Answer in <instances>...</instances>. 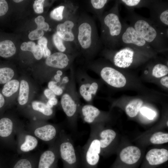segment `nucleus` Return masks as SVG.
Masks as SVG:
<instances>
[{"label": "nucleus", "instance_id": "obj_1", "mask_svg": "<svg viewBox=\"0 0 168 168\" xmlns=\"http://www.w3.org/2000/svg\"><path fill=\"white\" fill-rule=\"evenodd\" d=\"M132 26L153 49H166L165 37L155 26L147 19L133 15Z\"/></svg>", "mask_w": 168, "mask_h": 168}, {"label": "nucleus", "instance_id": "obj_2", "mask_svg": "<svg viewBox=\"0 0 168 168\" xmlns=\"http://www.w3.org/2000/svg\"><path fill=\"white\" fill-rule=\"evenodd\" d=\"M100 129L97 124H90L89 138L82 149L80 162L82 168H96L101 153Z\"/></svg>", "mask_w": 168, "mask_h": 168}, {"label": "nucleus", "instance_id": "obj_3", "mask_svg": "<svg viewBox=\"0 0 168 168\" xmlns=\"http://www.w3.org/2000/svg\"><path fill=\"white\" fill-rule=\"evenodd\" d=\"M55 142L63 168H78L80 160L71 137L61 129Z\"/></svg>", "mask_w": 168, "mask_h": 168}, {"label": "nucleus", "instance_id": "obj_4", "mask_svg": "<svg viewBox=\"0 0 168 168\" xmlns=\"http://www.w3.org/2000/svg\"><path fill=\"white\" fill-rule=\"evenodd\" d=\"M116 6L115 10L110 12L104 16L102 21L103 36L105 42L114 47L120 44V39L124 26L119 16Z\"/></svg>", "mask_w": 168, "mask_h": 168}, {"label": "nucleus", "instance_id": "obj_5", "mask_svg": "<svg viewBox=\"0 0 168 168\" xmlns=\"http://www.w3.org/2000/svg\"><path fill=\"white\" fill-rule=\"evenodd\" d=\"M68 86L62 96L60 103L70 127L75 130L77 127V118L80 107L73 87Z\"/></svg>", "mask_w": 168, "mask_h": 168}, {"label": "nucleus", "instance_id": "obj_6", "mask_svg": "<svg viewBox=\"0 0 168 168\" xmlns=\"http://www.w3.org/2000/svg\"><path fill=\"white\" fill-rule=\"evenodd\" d=\"M120 44L125 47L143 52L153 49L132 26L124 27L121 37Z\"/></svg>", "mask_w": 168, "mask_h": 168}, {"label": "nucleus", "instance_id": "obj_7", "mask_svg": "<svg viewBox=\"0 0 168 168\" xmlns=\"http://www.w3.org/2000/svg\"><path fill=\"white\" fill-rule=\"evenodd\" d=\"M61 130L54 124H45L28 128L27 130L38 139L50 145L55 141Z\"/></svg>", "mask_w": 168, "mask_h": 168}, {"label": "nucleus", "instance_id": "obj_8", "mask_svg": "<svg viewBox=\"0 0 168 168\" xmlns=\"http://www.w3.org/2000/svg\"><path fill=\"white\" fill-rule=\"evenodd\" d=\"M16 137V149L20 155L28 153L38 145V139L22 128L18 131Z\"/></svg>", "mask_w": 168, "mask_h": 168}, {"label": "nucleus", "instance_id": "obj_9", "mask_svg": "<svg viewBox=\"0 0 168 168\" xmlns=\"http://www.w3.org/2000/svg\"><path fill=\"white\" fill-rule=\"evenodd\" d=\"M59 159L55 141L49 148L39 154L36 168H57Z\"/></svg>", "mask_w": 168, "mask_h": 168}, {"label": "nucleus", "instance_id": "obj_10", "mask_svg": "<svg viewBox=\"0 0 168 168\" xmlns=\"http://www.w3.org/2000/svg\"><path fill=\"white\" fill-rule=\"evenodd\" d=\"M89 21H82L78 26L77 38L80 46L84 50L89 49L93 45L94 32Z\"/></svg>", "mask_w": 168, "mask_h": 168}, {"label": "nucleus", "instance_id": "obj_11", "mask_svg": "<svg viewBox=\"0 0 168 168\" xmlns=\"http://www.w3.org/2000/svg\"><path fill=\"white\" fill-rule=\"evenodd\" d=\"M102 78L110 86L116 88L124 86L126 80L124 76L115 69L108 66L103 68L100 72Z\"/></svg>", "mask_w": 168, "mask_h": 168}, {"label": "nucleus", "instance_id": "obj_12", "mask_svg": "<svg viewBox=\"0 0 168 168\" xmlns=\"http://www.w3.org/2000/svg\"><path fill=\"white\" fill-rule=\"evenodd\" d=\"M21 128L16 126L10 118H3L0 119V137L8 140L11 147L16 149L15 137L18 131Z\"/></svg>", "mask_w": 168, "mask_h": 168}, {"label": "nucleus", "instance_id": "obj_13", "mask_svg": "<svg viewBox=\"0 0 168 168\" xmlns=\"http://www.w3.org/2000/svg\"><path fill=\"white\" fill-rule=\"evenodd\" d=\"M136 50L128 47H125L117 51L113 58V62L116 66L125 68L129 67L133 63Z\"/></svg>", "mask_w": 168, "mask_h": 168}, {"label": "nucleus", "instance_id": "obj_14", "mask_svg": "<svg viewBox=\"0 0 168 168\" xmlns=\"http://www.w3.org/2000/svg\"><path fill=\"white\" fill-rule=\"evenodd\" d=\"M39 154L28 153L13 158L10 164L9 168H36Z\"/></svg>", "mask_w": 168, "mask_h": 168}, {"label": "nucleus", "instance_id": "obj_15", "mask_svg": "<svg viewBox=\"0 0 168 168\" xmlns=\"http://www.w3.org/2000/svg\"><path fill=\"white\" fill-rule=\"evenodd\" d=\"M71 62L70 57L67 54L57 52L47 57L45 63L50 67L62 69L66 68L69 66Z\"/></svg>", "mask_w": 168, "mask_h": 168}, {"label": "nucleus", "instance_id": "obj_16", "mask_svg": "<svg viewBox=\"0 0 168 168\" xmlns=\"http://www.w3.org/2000/svg\"><path fill=\"white\" fill-rule=\"evenodd\" d=\"M79 113L84 122L90 125L96 124L101 114L98 109L91 104L80 107Z\"/></svg>", "mask_w": 168, "mask_h": 168}, {"label": "nucleus", "instance_id": "obj_17", "mask_svg": "<svg viewBox=\"0 0 168 168\" xmlns=\"http://www.w3.org/2000/svg\"><path fill=\"white\" fill-rule=\"evenodd\" d=\"M149 164L156 166L164 163L168 160V151L164 149L154 148L150 150L146 156Z\"/></svg>", "mask_w": 168, "mask_h": 168}, {"label": "nucleus", "instance_id": "obj_18", "mask_svg": "<svg viewBox=\"0 0 168 168\" xmlns=\"http://www.w3.org/2000/svg\"><path fill=\"white\" fill-rule=\"evenodd\" d=\"M141 155V151L138 147L134 146H129L122 150L120 153V158L124 163L132 165L138 161Z\"/></svg>", "mask_w": 168, "mask_h": 168}, {"label": "nucleus", "instance_id": "obj_19", "mask_svg": "<svg viewBox=\"0 0 168 168\" xmlns=\"http://www.w3.org/2000/svg\"><path fill=\"white\" fill-rule=\"evenodd\" d=\"M74 26V23L72 21L67 20L57 25L56 33L63 40L68 42L72 41L75 39L72 32Z\"/></svg>", "mask_w": 168, "mask_h": 168}, {"label": "nucleus", "instance_id": "obj_20", "mask_svg": "<svg viewBox=\"0 0 168 168\" xmlns=\"http://www.w3.org/2000/svg\"><path fill=\"white\" fill-rule=\"evenodd\" d=\"M98 88V85L96 82L86 81L80 85L79 94L86 101L90 102L96 94Z\"/></svg>", "mask_w": 168, "mask_h": 168}, {"label": "nucleus", "instance_id": "obj_21", "mask_svg": "<svg viewBox=\"0 0 168 168\" xmlns=\"http://www.w3.org/2000/svg\"><path fill=\"white\" fill-rule=\"evenodd\" d=\"M101 152L107 150L114 140L116 133L111 129H106L100 131L98 134Z\"/></svg>", "mask_w": 168, "mask_h": 168}, {"label": "nucleus", "instance_id": "obj_22", "mask_svg": "<svg viewBox=\"0 0 168 168\" xmlns=\"http://www.w3.org/2000/svg\"><path fill=\"white\" fill-rule=\"evenodd\" d=\"M16 52V48L13 43L9 40L0 41V56L9 58L13 56Z\"/></svg>", "mask_w": 168, "mask_h": 168}, {"label": "nucleus", "instance_id": "obj_23", "mask_svg": "<svg viewBox=\"0 0 168 168\" xmlns=\"http://www.w3.org/2000/svg\"><path fill=\"white\" fill-rule=\"evenodd\" d=\"M142 104V101L140 99H134L130 101L125 108L127 114L130 117L136 116L140 111Z\"/></svg>", "mask_w": 168, "mask_h": 168}, {"label": "nucleus", "instance_id": "obj_24", "mask_svg": "<svg viewBox=\"0 0 168 168\" xmlns=\"http://www.w3.org/2000/svg\"><path fill=\"white\" fill-rule=\"evenodd\" d=\"M29 87L28 82L24 80L21 82L18 98L19 103L21 105L26 104L28 100Z\"/></svg>", "mask_w": 168, "mask_h": 168}, {"label": "nucleus", "instance_id": "obj_25", "mask_svg": "<svg viewBox=\"0 0 168 168\" xmlns=\"http://www.w3.org/2000/svg\"><path fill=\"white\" fill-rule=\"evenodd\" d=\"M19 85V81L13 79L7 82L2 90V94L5 96L9 97L16 92L18 90Z\"/></svg>", "mask_w": 168, "mask_h": 168}, {"label": "nucleus", "instance_id": "obj_26", "mask_svg": "<svg viewBox=\"0 0 168 168\" xmlns=\"http://www.w3.org/2000/svg\"><path fill=\"white\" fill-rule=\"evenodd\" d=\"M32 106L34 110L40 112L46 117H51L53 114L52 109L49 108L46 104L42 102L33 101L32 103Z\"/></svg>", "mask_w": 168, "mask_h": 168}, {"label": "nucleus", "instance_id": "obj_27", "mask_svg": "<svg viewBox=\"0 0 168 168\" xmlns=\"http://www.w3.org/2000/svg\"><path fill=\"white\" fill-rule=\"evenodd\" d=\"M14 71L11 68H0V84H5L11 80L14 76Z\"/></svg>", "mask_w": 168, "mask_h": 168}, {"label": "nucleus", "instance_id": "obj_28", "mask_svg": "<svg viewBox=\"0 0 168 168\" xmlns=\"http://www.w3.org/2000/svg\"><path fill=\"white\" fill-rule=\"evenodd\" d=\"M151 142L153 144H162L168 142V134L161 132L154 133L150 138Z\"/></svg>", "mask_w": 168, "mask_h": 168}, {"label": "nucleus", "instance_id": "obj_29", "mask_svg": "<svg viewBox=\"0 0 168 168\" xmlns=\"http://www.w3.org/2000/svg\"><path fill=\"white\" fill-rule=\"evenodd\" d=\"M168 73V67L162 64H157L153 67L152 72V75L156 78L165 76Z\"/></svg>", "mask_w": 168, "mask_h": 168}, {"label": "nucleus", "instance_id": "obj_30", "mask_svg": "<svg viewBox=\"0 0 168 168\" xmlns=\"http://www.w3.org/2000/svg\"><path fill=\"white\" fill-rule=\"evenodd\" d=\"M65 8L64 6H60L54 9L50 14L51 18L55 20L60 21L63 18V12Z\"/></svg>", "mask_w": 168, "mask_h": 168}, {"label": "nucleus", "instance_id": "obj_31", "mask_svg": "<svg viewBox=\"0 0 168 168\" xmlns=\"http://www.w3.org/2000/svg\"><path fill=\"white\" fill-rule=\"evenodd\" d=\"M157 12V14H158L157 15L158 16L157 18H158L157 21L158 22L162 24L163 26H168V9L167 8L166 9H162L161 11Z\"/></svg>", "mask_w": 168, "mask_h": 168}, {"label": "nucleus", "instance_id": "obj_32", "mask_svg": "<svg viewBox=\"0 0 168 168\" xmlns=\"http://www.w3.org/2000/svg\"><path fill=\"white\" fill-rule=\"evenodd\" d=\"M48 41L46 38L42 37L41 38L39 39L38 43L41 48L43 52V56L44 57H48L51 54V51L48 48L47 46Z\"/></svg>", "mask_w": 168, "mask_h": 168}, {"label": "nucleus", "instance_id": "obj_33", "mask_svg": "<svg viewBox=\"0 0 168 168\" xmlns=\"http://www.w3.org/2000/svg\"><path fill=\"white\" fill-rule=\"evenodd\" d=\"M53 40L55 46L59 51L62 53L66 51V48L63 43V40L56 33L53 35Z\"/></svg>", "mask_w": 168, "mask_h": 168}, {"label": "nucleus", "instance_id": "obj_34", "mask_svg": "<svg viewBox=\"0 0 168 168\" xmlns=\"http://www.w3.org/2000/svg\"><path fill=\"white\" fill-rule=\"evenodd\" d=\"M35 21L37 25V28L45 31L49 29V25L45 22V19L42 16H39L36 17Z\"/></svg>", "mask_w": 168, "mask_h": 168}, {"label": "nucleus", "instance_id": "obj_35", "mask_svg": "<svg viewBox=\"0 0 168 168\" xmlns=\"http://www.w3.org/2000/svg\"><path fill=\"white\" fill-rule=\"evenodd\" d=\"M57 83L56 82L50 81L48 84V87L56 95L60 96L63 93V90L61 87L57 86Z\"/></svg>", "mask_w": 168, "mask_h": 168}, {"label": "nucleus", "instance_id": "obj_36", "mask_svg": "<svg viewBox=\"0 0 168 168\" xmlns=\"http://www.w3.org/2000/svg\"><path fill=\"white\" fill-rule=\"evenodd\" d=\"M140 111L142 115L149 119H153L156 115V113L154 111L147 107L141 108Z\"/></svg>", "mask_w": 168, "mask_h": 168}, {"label": "nucleus", "instance_id": "obj_37", "mask_svg": "<svg viewBox=\"0 0 168 168\" xmlns=\"http://www.w3.org/2000/svg\"><path fill=\"white\" fill-rule=\"evenodd\" d=\"M44 35L43 30L37 28L29 33L28 37L30 40H33L40 39L43 37Z\"/></svg>", "mask_w": 168, "mask_h": 168}, {"label": "nucleus", "instance_id": "obj_38", "mask_svg": "<svg viewBox=\"0 0 168 168\" xmlns=\"http://www.w3.org/2000/svg\"><path fill=\"white\" fill-rule=\"evenodd\" d=\"M108 1L107 0H91V2L94 8L100 10L105 7Z\"/></svg>", "mask_w": 168, "mask_h": 168}, {"label": "nucleus", "instance_id": "obj_39", "mask_svg": "<svg viewBox=\"0 0 168 168\" xmlns=\"http://www.w3.org/2000/svg\"><path fill=\"white\" fill-rule=\"evenodd\" d=\"M44 0H35L33 5L35 11L37 13H41L43 12V5Z\"/></svg>", "mask_w": 168, "mask_h": 168}, {"label": "nucleus", "instance_id": "obj_40", "mask_svg": "<svg viewBox=\"0 0 168 168\" xmlns=\"http://www.w3.org/2000/svg\"><path fill=\"white\" fill-rule=\"evenodd\" d=\"M35 45V44L33 41L24 42L21 45V49L23 51H29L32 53Z\"/></svg>", "mask_w": 168, "mask_h": 168}, {"label": "nucleus", "instance_id": "obj_41", "mask_svg": "<svg viewBox=\"0 0 168 168\" xmlns=\"http://www.w3.org/2000/svg\"><path fill=\"white\" fill-rule=\"evenodd\" d=\"M8 10V4L6 1L0 0V16L5 15Z\"/></svg>", "mask_w": 168, "mask_h": 168}, {"label": "nucleus", "instance_id": "obj_42", "mask_svg": "<svg viewBox=\"0 0 168 168\" xmlns=\"http://www.w3.org/2000/svg\"><path fill=\"white\" fill-rule=\"evenodd\" d=\"M32 53L35 58L38 60L41 59L43 56V52L42 49L38 45H35Z\"/></svg>", "mask_w": 168, "mask_h": 168}, {"label": "nucleus", "instance_id": "obj_43", "mask_svg": "<svg viewBox=\"0 0 168 168\" xmlns=\"http://www.w3.org/2000/svg\"><path fill=\"white\" fill-rule=\"evenodd\" d=\"M121 1L127 6L135 7L139 5L142 1L140 0H122Z\"/></svg>", "mask_w": 168, "mask_h": 168}, {"label": "nucleus", "instance_id": "obj_44", "mask_svg": "<svg viewBox=\"0 0 168 168\" xmlns=\"http://www.w3.org/2000/svg\"><path fill=\"white\" fill-rule=\"evenodd\" d=\"M44 94L46 97L48 99L55 98L56 95L50 89H46L44 91Z\"/></svg>", "mask_w": 168, "mask_h": 168}, {"label": "nucleus", "instance_id": "obj_45", "mask_svg": "<svg viewBox=\"0 0 168 168\" xmlns=\"http://www.w3.org/2000/svg\"><path fill=\"white\" fill-rule=\"evenodd\" d=\"M57 99L56 98H54L49 99L46 104L48 107L52 109L53 106L57 105Z\"/></svg>", "mask_w": 168, "mask_h": 168}, {"label": "nucleus", "instance_id": "obj_46", "mask_svg": "<svg viewBox=\"0 0 168 168\" xmlns=\"http://www.w3.org/2000/svg\"><path fill=\"white\" fill-rule=\"evenodd\" d=\"M161 84L165 87H168V77L166 76L162 78L160 81Z\"/></svg>", "mask_w": 168, "mask_h": 168}, {"label": "nucleus", "instance_id": "obj_47", "mask_svg": "<svg viewBox=\"0 0 168 168\" xmlns=\"http://www.w3.org/2000/svg\"><path fill=\"white\" fill-rule=\"evenodd\" d=\"M5 102L4 98L2 94L0 93V108L4 105Z\"/></svg>", "mask_w": 168, "mask_h": 168}, {"label": "nucleus", "instance_id": "obj_48", "mask_svg": "<svg viewBox=\"0 0 168 168\" xmlns=\"http://www.w3.org/2000/svg\"><path fill=\"white\" fill-rule=\"evenodd\" d=\"M69 81V79L68 77L65 76L64 77L62 80V82L63 84H67Z\"/></svg>", "mask_w": 168, "mask_h": 168}, {"label": "nucleus", "instance_id": "obj_49", "mask_svg": "<svg viewBox=\"0 0 168 168\" xmlns=\"http://www.w3.org/2000/svg\"><path fill=\"white\" fill-rule=\"evenodd\" d=\"M54 78L56 82L57 83L60 82L61 79V76L56 74L54 75Z\"/></svg>", "mask_w": 168, "mask_h": 168}, {"label": "nucleus", "instance_id": "obj_50", "mask_svg": "<svg viewBox=\"0 0 168 168\" xmlns=\"http://www.w3.org/2000/svg\"><path fill=\"white\" fill-rule=\"evenodd\" d=\"M56 73L58 75L61 76L63 74V72L61 71L58 70L57 71Z\"/></svg>", "mask_w": 168, "mask_h": 168}, {"label": "nucleus", "instance_id": "obj_51", "mask_svg": "<svg viewBox=\"0 0 168 168\" xmlns=\"http://www.w3.org/2000/svg\"><path fill=\"white\" fill-rule=\"evenodd\" d=\"M13 1L15 2H17V3H18V2H22V1H23V0H14Z\"/></svg>", "mask_w": 168, "mask_h": 168}, {"label": "nucleus", "instance_id": "obj_52", "mask_svg": "<svg viewBox=\"0 0 168 168\" xmlns=\"http://www.w3.org/2000/svg\"><path fill=\"white\" fill-rule=\"evenodd\" d=\"M168 121H167V126H168Z\"/></svg>", "mask_w": 168, "mask_h": 168}]
</instances>
